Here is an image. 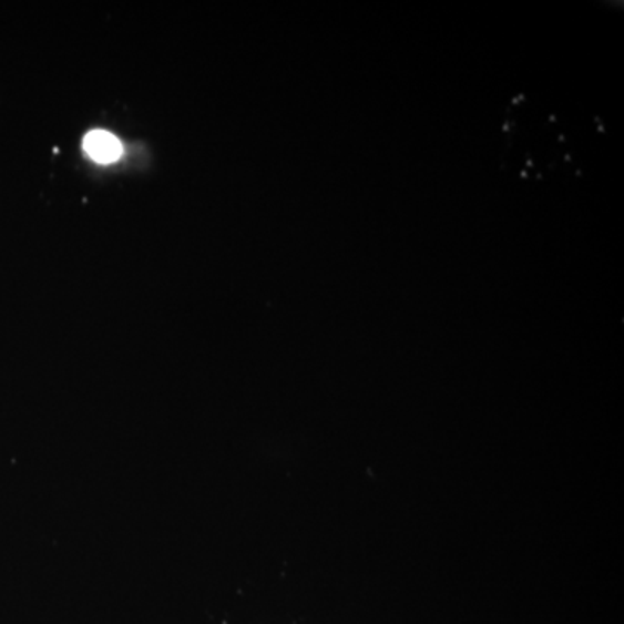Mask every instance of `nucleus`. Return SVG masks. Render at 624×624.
<instances>
[{"label":"nucleus","mask_w":624,"mask_h":624,"mask_svg":"<svg viewBox=\"0 0 624 624\" xmlns=\"http://www.w3.org/2000/svg\"><path fill=\"white\" fill-rule=\"evenodd\" d=\"M85 152L91 158L108 164V162L120 158L122 146L115 135L110 132L94 131L85 137Z\"/></svg>","instance_id":"nucleus-1"}]
</instances>
